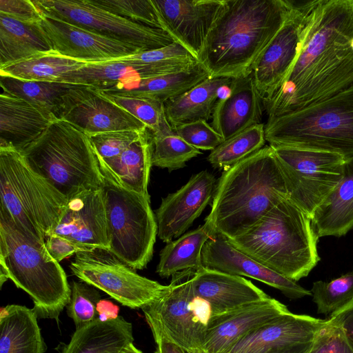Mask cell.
Listing matches in <instances>:
<instances>
[{
	"mask_svg": "<svg viewBox=\"0 0 353 353\" xmlns=\"http://www.w3.org/2000/svg\"><path fill=\"white\" fill-rule=\"evenodd\" d=\"M353 84V0L308 1L293 65L268 119L301 109Z\"/></svg>",
	"mask_w": 353,
	"mask_h": 353,
	"instance_id": "obj_1",
	"label": "cell"
},
{
	"mask_svg": "<svg viewBox=\"0 0 353 353\" xmlns=\"http://www.w3.org/2000/svg\"><path fill=\"white\" fill-rule=\"evenodd\" d=\"M292 8L291 0H223L198 61L211 77L251 74Z\"/></svg>",
	"mask_w": 353,
	"mask_h": 353,
	"instance_id": "obj_2",
	"label": "cell"
},
{
	"mask_svg": "<svg viewBox=\"0 0 353 353\" xmlns=\"http://www.w3.org/2000/svg\"><path fill=\"white\" fill-rule=\"evenodd\" d=\"M288 198L274 149L265 145L223 172L205 223L214 234L232 239Z\"/></svg>",
	"mask_w": 353,
	"mask_h": 353,
	"instance_id": "obj_3",
	"label": "cell"
},
{
	"mask_svg": "<svg viewBox=\"0 0 353 353\" xmlns=\"http://www.w3.org/2000/svg\"><path fill=\"white\" fill-rule=\"evenodd\" d=\"M227 239L259 263L296 282L306 277L321 260L311 218L289 198L245 232Z\"/></svg>",
	"mask_w": 353,
	"mask_h": 353,
	"instance_id": "obj_4",
	"label": "cell"
},
{
	"mask_svg": "<svg viewBox=\"0 0 353 353\" xmlns=\"http://www.w3.org/2000/svg\"><path fill=\"white\" fill-rule=\"evenodd\" d=\"M7 279L32 298L41 319L59 320L71 297L67 276L46 244L22 232L0 211V280Z\"/></svg>",
	"mask_w": 353,
	"mask_h": 353,
	"instance_id": "obj_5",
	"label": "cell"
},
{
	"mask_svg": "<svg viewBox=\"0 0 353 353\" xmlns=\"http://www.w3.org/2000/svg\"><path fill=\"white\" fill-rule=\"evenodd\" d=\"M265 136L271 146L353 157V84L301 109L268 119Z\"/></svg>",
	"mask_w": 353,
	"mask_h": 353,
	"instance_id": "obj_6",
	"label": "cell"
},
{
	"mask_svg": "<svg viewBox=\"0 0 353 353\" xmlns=\"http://www.w3.org/2000/svg\"><path fill=\"white\" fill-rule=\"evenodd\" d=\"M21 152L30 167L68 200L103 186V176L89 137L66 121L51 122Z\"/></svg>",
	"mask_w": 353,
	"mask_h": 353,
	"instance_id": "obj_7",
	"label": "cell"
},
{
	"mask_svg": "<svg viewBox=\"0 0 353 353\" xmlns=\"http://www.w3.org/2000/svg\"><path fill=\"white\" fill-rule=\"evenodd\" d=\"M0 211L27 236L45 243L68 199L34 172L20 151L0 148Z\"/></svg>",
	"mask_w": 353,
	"mask_h": 353,
	"instance_id": "obj_8",
	"label": "cell"
},
{
	"mask_svg": "<svg viewBox=\"0 0 353 353\" xmlns=\"http://www.w3.org/2000/svg\"><path fill=\"white\" fill-rule=\"evenodd\" d=\"M100 169L109 250L133 270H142L152 257L157 235L150 196L123 188L103 168Z\"/></svg>",
	"mask_w": 353,
	"mask_h": 353,
	"instance_id": "obj_9",
	"label": "cell"
},
{
	"mask_svg": "<svg viewBox=\"0 0 353 353\" xmlns=\"http://www.w3.org/2000/svg\"><path fill=\"white\" fill-rule=\"evenodd\" d=\"M195 271L172 276L168 290L143 310L152 335H161L188 353H203V345L212 312L210 304L197 296L192 279Z\"/></svg>",
	"mask_w": 353,
	"mask_h": 353,
	"instance_id": "obj_10",
	"label": "cell"
},
{
	"mask_svg": "<svg viewBox=\"0 0 353 353\" xmlns=\"http://www.w3.org/2000/svg\"><path fill=\"white\" fill-rule=\"evenodd\" d=\"M272 147L283 174L289 199L312 219L342 179L346 159L332 152Z\"/></svg>",
	"mask_w": 353,
	"mask_h": 353,
	"instance_id": "obj_11",
	"label": "cell"
},
{
	"mask_svg": "<svg viewBox=\"0 0 353 353\" xmlns=\"http://www.w3.org/2000/svg\"><path fill=\"white\" fill-rule=\"evenodd\" d=\"M70 268L81 281L132 309L148 306L169 288V285L138 274L106 248H94L76 253Z\"/></svg>",
	"mask_w": 353,
	"mask_h": 353,
	"instance_id": "obj_12",
	"label": "cell"
},
{
	"mask_svg": "<svg viewBox=\"0 0 353 353\" xmlns=\"http://www.w3.org/2000/svg\"><path fill=\"white\" fill-rule=\"evenodd\" d=\"M33 1L43 15L132 45L143 52L175 42L161 29L125 19L93 4L90 0Z\"/></svg>",
	"mask_w": 353,
	"mask_h": 353,
	"instance_id": "obj_13",
	"label": "cell"
},
{
	"mask_svg": "<svg viewBox=\"0 0 353 353\" xmlns=\"http://www.w3.org/2000/svg\"><path fill=\"white\" fill-rule=\"evenodd\" d=\"M59 119L68 121L88 136L147 130L142 122L106 99L99 90L84 85L71 88L63 97Z\"/></svg>",
	"mask_w": 353,
	"mask_h": 353,
	"instance_id": "obj_14",
	"label": "cell"
},
{
	"mask_svg": "<svg viewBox=\"0 0 353 353\" xmlns=\"http://www.w3.org/2000/svg\"><path fill=\"white\" fill-rule=\"evenodd\" d=\"M308 1H292V10L256 61L252 77L263 104L277 93L295 60Z\"/></svg>",
	"mask_w": 353,
	"mask_h": 353,
	"instance_id": "obj_15",
	"label": "cell"
},
{
	"mask_svg": "<svg viewBox=\"0 0 353 353\" xmlns=\"http://www.w3.org/2000/svg\"><path fill=\"white\" fill-rule=\"evenodd\" d=\"M39 24L53 51L78 61L101 62L143 52L132 45L45 15Z\"/></svg>",
	"mask_w": 353,
	"mask_h": 353,
	"instance_id": "obj_16",
	"label": "cell"
},
{
	"mask_svg": "<svg viewBox=\"0 0 353 353\" xmlns=\"http://www.w3.org/2000/svg\"><path fill=\"white\" fill-rule=\"evenodd\" d=\"M223 0H152L162 30L197 59Z\"/></svg>",
	"mask_w": 353,
	"mask_h": 353,
	"instance_id": "obj_17",
	"label": "cell"
},
{
	"mask_svg": "<svg viewBox=\"0 0 353 353\" xmlns=\"http://www.w3.org/2000/svg\"><path fill=\"white\" fill-rule=\"evenodd\" d=\"M216 186L215 177L203 170L163 199L156 210L159 238L168 243L185 234L212 200Z\"/></svg>",
	"mask_w": 353,
	"mask_h": 353,
	"instance_id": "obj_18",
	"label": "cell"
},
{
	"mask_svg": "<svg viewBox=\"0 0 353 353\" xmlns=\"http://www.w3.org/2000/svg\"><path fill=\"white\" fill-rule=\"evenodd\" d=\"M52 234L90 249L109 250L103 186L81 192L69 199Z\"/></svg>",
	"mask_w": 353,
	"mask_h": 353,
	"instance_id": "obj_19",
	"label": "cell"
},
{
	"mask_svg": "<svg viewBox=\"0 0 353 353\" xmlns=\"http://www.w3.org/2000/svg\"><path fill=\"white\" fill-rule=\"evenodd\" d=\"M201 258L205 268L250 277L280 290L290 299L312 296L310 290L259 263L235 248L222 235L216 234L205 243Z\"/></svg>",
	"mask_w": 353,
	"mask_h": 353,
	"instance_id": "obj_20",
	"label": "cell"
},
{
	"mask_svg": "<svg viewBox=\"0 0 353 353\" xmlns=\"http://www.w3.org/2000/svg\"><path fill=\"white\" fill-rule=\"evenodd\" d=\"M289 312L285 305L269 297L212 315L205 335L203 353H226L251 330Z\"/></svg>",
	"mask_w": 353,
	"mask_h": 353,
	"instance_id": "obj_21",
	"label": "cell"
},
{
	"mask_svg": "<svg viewBox=\"0 0 353 353\" xmlns=\"http://www.w3.org/2000/svg\"><path fill=\"white\" fill-rule=\"evenodd\" d=\"M192 65L181 63H136L121 57L87 63L62 76L59 82L84 85L100 90L130 88L143 80L182 71Z\"/></svg>",
	"mask_w": 353,
	"mask_h": 353,
	"instance_id": "obj_22",
	"label": "cell"
},
{
	"mask_svg": "<svg viewBox=\"0 0 353 353\" xmlns=\"http://www.w3.org/2000/svg\"><path fill=\"white\" fill-rule=\"evenodd\" d=\"M325 322L326 319L289 312L251 330L226 353H269L311 342Z\"/></svg>",
	"mask_w": 353,
	"mask_h": 353,
	"instance_id": "obj_23",
	"label": "cell"
},
{
	"mask_svg": "<svg viewBox=\"0 0 353 353\" xmlns=\"http://www.w3.org/2000/svg\"><path fill=\"white\" fill-rule=\"evenodd\" d=\"M229 88L216 102L212 117L211 125L223 140L261 123L265 110L252 74L233 79Z\"/></svg>",
	"mask_w": 353,
	"mask_h": 353,
	"instance_id": "obj_24",
	"label": "cell"
},
{
	"mask_svg": "<svg viewBox=\"0 0 353 353\" xmlns=\"http://www.w3.org/2000/svg\"><path fill=\"white\" fill-rule=\"evenodd\" d=\"M192 283L194 294L210 304L212 315L270 297L242 276L203 267L195 272Z\"/></svg>",
	"mask_w": 353,
	"mask_h": 353,
	"instance_id": "obj_25",
	"label": "cell"
},
{
	"mask_svg": "<svg viewBox=\"0 0 353 353\" xmlns=\"http://www.w3.org/2000/svg\"><path fill=\"white\" fill-rule=\"evenodd\" d=\"M51 121L27 101L2 92L0 95V148L21 151L46 130Z\"/></svg>",
	"mask_w": 353,
	"mask_h": 353,
	"instance_id": "obj_26",
	"label": "cell"
},
{
	"mask_svg": "<svg viewBox=\"0 0 353 353\" xmlns=\"http://www.w3.org/2000/svg\"><path fill=\"white\" fill-rule=\"evenodd\" d=\"M311 225L318 239L341 237L353 230V157L345 160L342 179L315 211Z\"/></svg>",
	"mask_w": 353,
	"mask_h": 353,
	"instance_id": "obj_27",
	"label": "cell"
},
{
	"mask_svg": "<svg viewBox=\"0 0 353 353\" xmlns=\"http://www.w3.org/2000/svg\"><path fill=\"white\" fill-rule=\"evenodd\" d=\"M32 309L8 305L0 312V353H44L46 345Z\"/></svg>",
	"mask_w": 353,
	"mask_h": 353,
	"instance_id": "obj_28",
	"label": "cell"
},
{
	"mask_svg": "<svg viewBox=\"0 0 353 353\" xmlns=\"http://www.w3.org/2000/svg\"><path fill=\"white\" fill-rule=\"evenodd\" d=\"M98 161L99 166L121 186L150 196L148 185L152 165V143L148 130L117 157L106 161L98 159Z\"/></svg>",
	"mask_w": 353,
	"mask_h": 353,
	"instance_id": "obj_29",
	"label": "cell"
},
{
	"mask_svg": "<svg viewBox=\"0 0 353 353\" xmlns=\"http://www.w3.org/2000/svg\"><path fill=\"white\" fill-rule=\"evenodd\" d=\"M133 341L132 325L123 316L106 321L98 319L76 330L61 353H119Z\"/></svg>",
	"mask_w": 353,
	"mask_h": 353,
	"instance_id": "obj_30",
	"label": "cell"
},
{
	"mask_svg": "<svg viewBox=\"0 0 353 353\" xmlns=\"http://www.w3.org/2000/svg\"><path fill=\"white\" fill-rule=\"evenodd\" d=\"M232 79L210 77L183 94L165 101L164 110L169 124L174 128L200 119L208 121L212 117L220 92Z\"/></svg>",
	"mask_w": 353,
	"mask_h": 353,
	"instance_id": "obj_31",
	"label": "cell"
},
{
	"mask_svg": "<svg viewBox=\"0 0 353 353\" xmlns=\"http://www.w3.org/2000/svg\"><path fill=\"white\" fill-rule=\"evenodd\" d=\"M52 50L39 23L0 13V68Z\"/></svg>",
	"mask_w": 353,
	"mask_h": 353,
	"instance_id": "obj_32",
	"label": "cell"
},
{
	"mask_svg": "<svg viewBox=\"0 0 353 353\" xmlns=\"http://www.w3.org/2000/svg\"><path fill=\"white\" fill-rule=\"evenodd\" d=\"M215 234L204 223L198 228L167 243L160 252L157 272L163 278L203 268L201 253L205 243Z\"/></svg>",
	"mask_w": 353,
	"mask_h": 353,
	"instance_id": "obj_33",
	"label": "cell"
},
{
	"mask_svg": "<svg viewBox=\"0 0 353 353\" xmlns=\"http://www.w3.org/2000/svg\"><path fill=\"white\" fill-rule=\"evenodd\" d=\"M3 92L21 99L39 110L51 122L59 119L63 97L79 84L27 81L0 76Z\"/></svg>",
	"mask_w": 353,
	"mask_h": 353,
	"instance_id": "obj_34",
	"label": "cell"
},
{
	"mask_svg": "<svg viewBox=\"0 0 353 353\" xmlns=\"http://www.w3.org/2000/svg\"><path fill=\"white\" fill-rule=\"evenodd\" d=\"M210 77L199 61L188 69L141 81L132 88L105 90L125 96L149 98L164 103Z\"/></svg>",
	"mask_w": 353,
	"mask_h": 353,
	"instance_id": "obj_35",
	"label": "cell"
},
{
	"mask_svg": "<svg viewBox=\"0 0 353 353\" xmlns=\"http://www.w3.org/2000/svg\"><path fill=\"white\" fill-rule=\"evenodd\" d=\"M86 63L52 50L0 68V76L27 81L59 82L63 75Z\"/></svg>",
	"mask_w": 353,
	"mask_h": 353,
	"instance_id": "obj_36",
	"label": "cell"
},
{
	"mask_svg": "<svg viewBox=\"0 0 353 353\" xmlns=\"http://www.w3.org/2000/svg\"><path fill=\"white\" fill-rule=\"evenodd\" d=\"M265 141V124H255L224 140L211 151L208 161L214 168L225 171L261 149Z\"/></svg>",
	"mask_w": 353,
	"mask_h": 353,
	"instance_id": "obj_37",
	"label": "cell"
},
{
	"mask_svg": "<svg viewBox=\"0 0 353 353\" xmlns=\"http://www.w3.org/2000/svg\"><path fill=\"white\" fill-rule=\"evenodd\" d=\"M150 134L154 166L169 170L181 169L188 161L201 153L178 136L169 123Z\"/></svg>",
	"mask_w": 353,
	"mask_h": 353,
	"instance_id": "obj_38",
	"label": "cell"
},
{
	"mask_svg": "<svg viewBox=\"0 0 353 353\" xmlns=\"http://www.w3.org/2000/svg\"><path fill=\"white\" fill-rule=\"evenodd\" d=\"M310 292L319 314L338 311L353 300V269L329 282H314Z\"/></svg>",
	"mask_w": 353,
	"mask_h": 353,
	"instance_id": "obj_39",
	"label": "cell"
},
{
	"mask_svg": "<svg viewBox=\"0 0 353 353\" xmlns=\"http://www.w3.org/2000/svg\"><path fill=\"white\" fill-rule=\"evenodd\" d=\"M99 90L106 99L142 122L150 132H154L169 123L165 114L164 104L161 101Z\"/></svg>",
	"mask_w": 353,
	"mask_h": 353,
	"instance_id": "obj_40",
	"label": "cell"
},
{
	"mask_svg": "<svg viewBox=\"0 0 353 353\" xmlns=\"http://www.w3.org/2000/svg\"><path fill=\"white\" fill-rule=\"evenodd\" d=\"M90 1L129 21L162 30L152 0H90Z\"/></svg>",
	"mask_w": 353,
	"mask_h": 353,
	"instance_id": "obj_41",
	"label": "cell"
},
{
	"mask_svg": "<svg viewBox=\"0 0 353 353\" xmlns=\"http://www.w3.org/2000/svg\"><path fill=\"white\" fill-rule=\"evenodd\" d=\"M100 297L94 287L81 281H72L67 314L73 320L76 330L98 319L97 306Z\"/></svg>",
	"mask_w": 353,
	"mask_h": 353,
	"instance_id": "obj_42",
	"label": "cell"
},
{
	"mask_svg": "<svg viewBox=\"0 0 353 353\" xmlns=\"http://www.w3.org/2000/svg\"><path fill=\"white\" fill-rule=\"evenodd\" d=\"M147 130L143 131H110L88 137L94 147L97 159L101 161H106L119 155L138 140Z\"/></svg>",
	"mask_w": 353,
	"mask_h": 353,
	"instance_id": "obj_43",
	"label": "cell"
},
{
	"mask_svg": "<svg viewBox=\"0 0 353 353\" xmlns=\"http://www.w3.org/2000/svg\"><path fill=\"white\" fill-rule=\"evenodd\" d=\"M189 145L201 150H213L223 142L222 137L205 120L182 123L172 128Z\"/></svg>",
	"mask_w": 353,
	"mask_h": 353,
	"instance_id": "obj_44",
	"label": "cell"
},
{
	"mask_svg": "<svg viewBox=\"0 0 353 353\" xmlns=\"http://www.w3.org/2000/svg\"><path fill=\"white\" fill-rule=\"evenodd\" d=\"M308 353H353L341 327L327 319L316 334Z\"/></svg>",
	"mask_w": 353,
	"mask_h": 353,
	"instance_id": "obj_45",
	"label": "cell"
},
{
	"mask_svg": "<svg viewBox=\"0 0 353 353\" xmlns=\"http://www.w3.org/2000/svg\"><path fill=\"white\" fill-rule=\"evenodd\" d=\"M0 13L30 23H39L43 17L34 1L30 0H0Z\"/></svg>",
	"mask_w": 353,
	"mask_h": 353,
	"instance_id": "obj_46",
	"label": "cell"
},
{
	"mask_svg": "<svg viewBox=\"0 0 353 353\" xmlns=\"http://www.w3.org/2000/svg\"><path fill=\"white\" fill-rule=\"evenodd\" d=\"M45 244L50 255L59 263L73 254L90 250V248L53 234L47 237Z\"/></svg>",
	"mask_w": 353,
	"mask_h": 353,
	"instance_id": "obj_47",
	"label": "cell"
},
{
	"mask_svg": "<svg viewBox=\"0 0 353 353\" xmlns=\"http://www.w3.org/2000/svg\"><path fill=\"white\" fill-rule=\"evenodd\" d=\"M328 319L341 327L347 340L353 347V300L331 314Z\"/></svg>",
	"mask_w": 353,
	"mask_h": 353,
	"instance_id": "obj_48",
	"label": "cell"
},
{
	"mask_svg": "<svg viewBox=\"0 0 353 353\" xmlns=\"http://www.w3.org/2000/svg\"><path fill=\"white\" fill-rule=\"evenodd\" d=\"M99 319L101 321L115 319L119 317V307L108 300H100L97 306Z\"/></svg>",
	"mask_w": 353,
	"mask_h": 353,
	"instance_id": "obj_49",
	"label": "cell"
},
{
	"mask_svg": "<svg viewBox=\"0 0 353 353\" xmlns=\"http://www.w3.org/2000/svg\"><path fill=\"white\" fill-rule=\"evenodd\" d=\"M157 344L154 353H188L183 347L161 336L153 335Z\"/></svg>",
	"mask_w": 353,
	"mask_h": 353,
	"instance_id": "obj_50",
	"label": "cell"
},
{
	"mask_svg": "<svg viewBox=\"0 0 353 353\" xmlns=\"http://www.w3.org/2000/svg\"><path fill=\"white\" fill-rule=\"evenodd\" d=\"M312 341L283 347L269 353H308Z\"/></svg>",
	"mask_w": 353,
	"mask_h": 353,
	"instance_id": "obj_51",
	"label": "cell"
},
{
	"mask_svg": "<svg viewBox=\"0 0 353 353\" xmlns=\"http://www.w3.org/2000/svg\"><path fill=\"white\" fill-rule=\"evenodd\" d=\"M119 353H143L140 350L137 349L133 343H129L123 347Z\"/></svg>",
	"mask_w": 353,
	"mask_h": 353,
	"instance_id": "obj_52",
	"label": "cell"
}]
</instances>
